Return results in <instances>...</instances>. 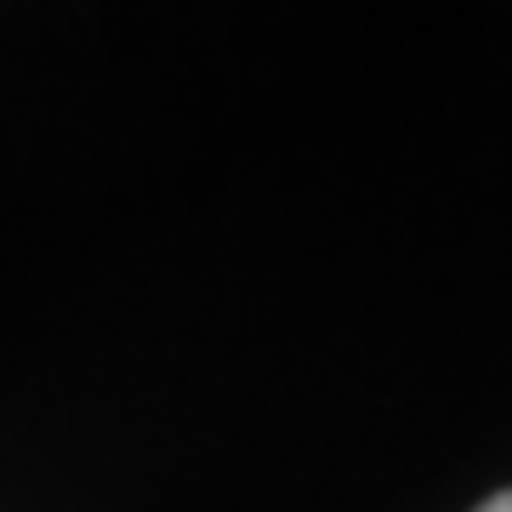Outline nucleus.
<instances>
[{"label": "nucleus", "mask_w": 512, "mask_h": 512, "mask_svg": "<svg viewBox=\"0 0 512 512\" xmlns=\"http://www.w3.org/2000/svg\"><path fill=\"white\" fill-rule=\"evenodd\" d=\"M478 512H512V490L490 495V501H484V507H478Z\"/></svg>", "instance_id": "nucleus-1"}]
</instances>
